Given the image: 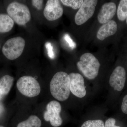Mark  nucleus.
I'll list each match as a JSON object with an SVG mask.
<instances>
[{
    "instance_id": "obj_25",
    "label": "nucleus",
    "mask_w": 127,
    "mask_h": 127,
    "mask_svg": "<svg viewBox=\"0 0 127 127\" xmlns=\"http://www.w3.org/2000/svg\"><path fill=\"white\" fill-rule=\"evenodd\" d=\"M126 23H127V19H126Z\"/></svg>"
},
{
    "instance_id": "obj_11",
    "label": "nucleus",
    "mask_w": 127,
    "mask_h": 127,
    "mask_svg": "<svg viewBox=\"0 0 127 127\" xmlns=\"http://www.w3.org/2000/svg\"><path fill=\"white\" fill-rule=\"evenodd\" d=\"M117 7L115 3L109 2L103 5L97 16L99 23L104 24L111 20L116 13Z\"/></svg>"
},
{
    "instance_id": "obj_7",
    "label": "nucleus",
    "mask_w": 127,
    "mask_h": 127,
    "mask_svg": "<svg viewBox=\"0 0 127 127\" xmlns=\"http://www.w3.org/2000/svg\"><path fill=\"white\" fill-rule=\"evenodd\" d=\"M61 106L58 102L52 101L48 103L46 111L44 113L43 117L46 121H50L53 127H59L62 123V119L60 116Z\"/></svg>"
},
{
    "instance_id": "obj_8",
    "label": "nucleus",
    "mask_w": 127,
    "mask_h": 127,
    "mask_svg": "<svg viewBox=\"0 0 127 127\" xmlns=\"http://www.w3.org/2000/svg\"><path fill=\"white\" fill-rule=\"evenodd\" d=\"M70 79V90L77 97L81 98L86 94L84 79L81 74L71 73L69 75Z\"/></svg>"
},
{
    "instance_id": "obj_26",
    "label": "nucleus",
    "mask_w": 127,
    "mask_h": 127,
    "mask_svg": "<svg viewBox=\"0 0 127 127\" xmlns=\"http://www.w3.org/2000/svg\"><path fill=\"white\" fill-rule=\"evenodd\" d=\"M1 48V45H0V50Z\"/></svg>"
},
{
    "instance_id": "obj_2",
    "label": "nucleus",
    "mask_w": 127,
    "mask_h": 127,
    "mask_svg": "<svg viewBox=\"0 0 127 127\" xmlns=\"http://www.w3.org/2000/svg\"><path fill=\"white\" fill-rule=\"evenodd\" d=\"M79 70L85 77L93 79L97 76L100 64L96 58L92 53H86L80 58V61L77 63Z\"/></svg>"
},
{
    "instance_id": "obj_9",
    "label": "nucleus",
    "mask_w": 127,
    "mask_h": 127,
    "mask_svg": "<svg viewBox=\"0 0 127 127\" xmlns=\"http://www.w3.org/2000/svg\"><path fill=\"white\" fill-rule=\"evenodd\" d=\"M63 9L60 1L48 0L43 11V15L49 21L56 20L62 16Z\"/></svg>"
},
{
    "instance_id": "obj_15",
    "label": "nucleus",
    "mask_w": 127,
    "mask_h": 127,
    "mask_svg": "<svg viewBox=\"0 0 127 127\" xmlns=\"http://www.w3.org/2000/svg\"><path fill=\"white\" fill-rule=\"evenodd\" d=\"M41 121L37 116H30L26 120L19 123L17 127H41Z\"/></svg>"
},
{
    "instance_id": "obj_6",
    "label": "nucleus",
    "mask_w": 127,
    "mask_h": 127,
    "mask_svg": "<svg viewBox=\"0 0 127 127\" xmlns=\"http://www.w3.org/2000/svg\"><path fill=\"white\" fill-rule=\"evenodd\" d=\"M97 2L96 0H84L75 15V22L77 25H83L93 16Z\"/></svg>"
},
{
    "instance_id": "obj_19",
    "label": "nucleus",
    "mask_w": 127,
    "mask_h": 127,
    "mask_svg": "<svg viewBox=\"0 0 127 127\" xmlns=\"http://www.w3.org/2000/svg\"><path fill=\"white\" fill-rule=\"evenodd\" d=\"M45 47L47 51L48 55L51 59L54 58V54L53 51V47L51 43L49 42L46 43Z\"/></svg>"
},
{
    "instance_id": "obj_18",
    "label": "nucleus",
    "mask_w": 127,
    "mask_h": 127,
    "mask_svg": "<svg viewBox=\"0 0 127 127\" xmlns=\"http://www.w3.org/2000/svg\"><path fill=\"white\" fill-rule=\"evenodd\" d=\"M81 127H104V124L100 119L88 120L84 122Z\"/></svg>"
},
{
    "instance_id": "obj_22",
    "label": "nucleus",
    "mask_w": 127,
    "mask_h": 127,
    "mask_svg": "<svg viewBox=\"0 0 127 127\" xmlns=\"http://www.w3.org/2000/svg\"><path fill=\"white\" fill-rule=\"evenodd\" d=\"M64 39L66 42L68 43L69 46L72 49L75 48L76 47V44L73 41L72 39H71L70 37L68 34H65L64 36Z\"/></svg>"
},
{
    "instance_id": "obj_1",
    "label": "nucleus",
    "mask_w": 127,
    "mask_h": 127,
    "mask_svg": "<svg viewBox=\"0 0 127 127\" xmlns=\"http://www.w3.org/2000/svg\"><path fill=\"white\" fill-rule=\"evenodd\" d=\"M70 79L69 75L64 72H59L54 75L50 83V90L53 96L63 101L70 96Z\"/></svg>"
},
{
    "instance_id": "obj_4",
    "label": "nucleus",
    "mask_w": 127,
    "mask_h": 127,
    "mask_svg": "<svg viewBox=\"0 0 127 127\" xmlns=\"http://www.w3.org/2000/svg\"><path fill=\"white\" fill-rule=\"evenodd\" d=\"M16 86L20 93L27 97H35L41 92L39 83L35 78L31 76H23L20 78L17 82Z\"/></svg>"
},
{
    "instance_id": "obj_23",
    "label": "nucleus",
    "mask_w": 127,
    "mask_h": 127,
    "mask_svg": "<svg viewBox=\"0 0 127 127\" xmlns=\"http://www.w3.org/2000/svg\"><path fill=\"white\" fill-rule=\"evenodd\" d=\"M32 5L36 8L37 10H41L42 7L43 0H32Z\"/></svg>"
},
{
    "instance_id": "obj_10",
    "label": "nucleus",
    "mask_w": 127,
    "mask_h": 127,
    "mask_svg": "<svg viewBox=\"0 0 127 127\" xmlns=\"http://www.w3.org/2000/svg\"><path fill=\"white\" fill-rule=\"evenodd\" d=\"M126 78L125 69L118 66L114 70L109 78V84L114 91L120 92L124 88Z\"/></svg>"
},
{
    "instance_id": "obj_13",
    "label": "nucleus",
    "mask_w": 127,
    "mask_h": 127,
    "mask_svg": "<svg viewBox=\"0 0 127 127\" xmlns=\"http://www.w3.org/2000/svg\"><path fill=\"white\" fill-rule=\"evenodd\" d=\"M14 22L8 15L0 14V33L8 32L13 28Z\"/></svg>"
},
{
    "instance_id": "obj_24",
    "label": "nucleus",
    "mask_w": 127,
    "mask_h": 127,
    "mask_svg": "<svg viewBox=\"0 0 127 127\" xmlns=\"http://www.w3.org/2000/svg\"><path fill=\"white\" fill-rule=\"evenodd\" d=\"M0 127H4V126H2V125H0Z\"/></svg>"
},
{
    "instance_id": "obj_5",
    "label": "nucleus",
    "mask_w": 127,
    "mask_h": 127,
    "mask_svg": "<svg viewBox=\"0 0 127 127\" xmlns=\"http://www.w3.org/2000/svg\"><path fill=\"white\" fill-rule=\"evenodd\" d=\"M25 46V40L21 37H14L6 41L2 48V52L6 58L15 60L20 56Z\"/></svg>"
},
{
    "instance_id": "obj_12",
    "label": "nucleus",
    "mask_w": 127,
    "mask_h": 127,
    "mask_svg": "<svg viewBox=\"0 0 127 127\" xmlns=\"http://www.w3.org/2000/svg\"><path fill=\"white\" fill-rule=\"evenodd\" d=\"M117 30V25L115 21L111 20L103 24L99 28L97 34L98 40H104L108 37L116 34Z\"/></svg>"
},
{
    "instance_id": "obj_14",
    "label": "nucleus",
    "mask_w": 127,
    "mask_h": 127,
    "mask_svg": "<svg viewBox=\"0 0 127 127\" xmlns=\"http://www.w3.org/2000/svg\"><path fill=\"white\" fill-rule=\"evenodd\" d=\"M14 81V77L6 75L0 79V94L5 95L11 89Z\"/></svg>"
},
{
    "instance_id": "obj_17",
    "label": "nucleus",
    "mask_w": 127,
    "mask_h": 127,
    "mask_svg": "<svg viewBox=\"0 0 127 127\" xmlns=\"http://www.w3.org/2000/svg\"><path fill=\"white\" fill-rule=\"evenodd\" d=\"M63 4L68 7L76 10L81 6L84 0H60Z\"/></svg>"
},
{
    "instance_id": "obj_3",
    "label": "nucleus",
    "mask_w": 127,
    "mask_h": 127,
    "mask_svg": "<svg viewBox=\"0 0 127 127\" xmlns=\"http://www.w3.org/2000/svg\"><path fill=\"white\" fill-rule=\"evenodd\" d=\"M7 12L8 15L14 21L20 26L26 25L31 18L28 7L16 1L12 2L8 5Z\"/></svg>"
},
{
    "instance_id": "obj_20",
    "label": "nucleus",
    "mask_w": 127,
    "mask_h": 127,
    "mask_svg": "<svg viewBox=\"0 0 127 127\" xmlns=\"http://www.w3.org/2000/svg\"><path fill=\"white\" fill-rule=\"evenodd\" d=\"M116 120L113 118H108L105 122L104 127H121L115 125Z\"/></svg>"
},
{
    "instance_id": "obj_16",
    "label": "nucleus",
    "mask_w": 127,
    "mask_h": 127,
    "mask_svg": "<svg viewBox=\"0 0 127 127\" xmlns=\"http://www.w3.org/2000/svg\"><path fill=\"white\" fill-rule=\"evenodd\" d=\"M118 18L121 21H125L127 17V0H121L119 2L117 12Z\"/></svg>"
},
{
    "instance_id": "obj_21",
    "label": "nucleus",
    "mask_w": 127,
    "mask_h": 127,
    "mask_svg": "<svg viewBox=\"0 0 127 127\" xmlns=\"http://www.w3.org/2000/svg\"><path fill=\"white\" fill-rule=\"evenodd\" d=\"M121 109L124 113L127 114V94L123 98L121 105Z\"/></svg>"
}]
</instances>
